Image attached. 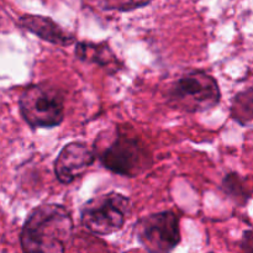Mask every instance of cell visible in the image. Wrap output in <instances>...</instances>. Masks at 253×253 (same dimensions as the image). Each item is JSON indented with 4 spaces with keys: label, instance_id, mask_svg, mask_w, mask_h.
Masks as SVG:
<instances>
[{
    "label": "cell",
    "instance_id": "obj_12",
    "mask_svg": "<svg viewBox=\"0 0 253 253\" xmlns=\"http://www.w3.org/2000/svg\"><path fill=\"white\" fill-rule=\"evenodd\" d=\"M104 7L116 11H131V10L143 7L153 0H103Z\"/></svg>",
    "mask_w": 253,
    "mask_h": 253
},
{
    "label": "cell",
    "instance_id": "obj_7",
    "mask_svg": "<svg viewBox=\"0 0 253 253\" xmlns=\"http://www.w3.org/2000/svg\"><path fill=\"white\" fill-rule=\"evenodd\" d=\"M95 161V152L86 143L73 141L64 146L54 161V173L62 184L82 177Z\"/></svg>",
    "mask_w": 253,
    "mask_h": 253
},
{
    "label": "cell",
    "instance_id": "obj_2",
    "mask_svg": "<svg viewBox=\"0 0 253 253\" xmlns=\"http://www.w3.org/2000/svg\"><path fill=\"white\" fill-rule=\"evenodd\" d=\"M221 99L215 78L203 71H188L170 83L167 104L183 113H204L219 105Z\"/></svg>",
    "mask_w": 253,
    "mask_h": 253
},
{
    "label": "cell",
    "instance_id": "obj_10",
    "mask_svg": "<svg viewBox=\"0 0 253 253\" xmlns=\"http://www.w3.org/2000/svg\"><path fill=\"white\" fill-rule=\"evenodd\" d=\"M230 114L237 124L253 128V86L240 91L234 96Z\"/></svg>",
    "mask_w": 253,
    "mask_h": 253
},
{
    "label": "cell",
    "instance_id": "obj_6",
    "mask_svg": "<svg viewBox=\"0 0 253 253\" xmlns=\"http://www.w3.org/2000/svg\"><path fill=\"white\" fill-rule=\"evenodd\" d=\"M135 234L150 252H170L180 244L179 217L173 211H161L143 216L136 222Z\"/></svg>",
    "mask_w": 253,
    "mask_h": 253
},
{
    "label": "cell",
    "instance_id": "obj_8",
    "mask_svg": "<svg viewBox=\"0 0 253 253\" xmlns=\"http://www.w3.org/2000/svg\"><path fill=\"white\" fill-rule=\"evenodd\" d=\"M19 24L22 29L56 46L66 47L76 41L73 35L68 34L49 17L41 15H22L19 19Z\"/></svg>",
    "mask_w": 253,
    "mask_h": 253
},
{
    "label": "cell",
    "instance_id": "obj_13",
    "mask_svg": "<svg viewBox=\"0 0 253 253\" xmlns=\"http://www.w3.org/2000/svg\"><path fill=\"white\" fill-rule=\"evenodd\" d=\"M240 246H241L242 251L253 252V230H249V231L245 232Z\"/></svg>",
    "mask_w": 253,
    "mask_h": 253
},
{
    "label": "cell",
    "instance_id": "obj_11",
    "mask_svg": "<svg viewBox=\"0 0 253 253\" xmlns=\"http://www.w3.org/2000/svg\"><path fill=\"white\" fill-rule=\"evenodd\" d=\"M222 187H224L226 194L231 195L236 200L242 199L244 202H246L247 194L245 193L241 179H240V177L236 173H230L229 175H226L224 183H222Z\"/></svg>",
    "mask_w": 253,
    "mask_h": 253
},
{
    "label": "cell",
    "instance_id": "obj_5",
    "mask_svg": "<svg viewBox=\"0 0 253 253\" xmlns=\"http://www.w3.org/2000/svg\"><path fill=\"white\" fill-rule=\"evenodd\" d=\"M98 156L106 169L125 177H137L152 165L148 148L138 138L125 133L116 135Z\"/></svg>",
    "mask_w": 253,
    "mask_h": 253
},
{
    "label": "cell",
    "instance_id": "obj_1",
    "mask_svg": "<svg viewBox=\"0 0 253 253\" xmlns=\"http://www.w3.org/2000/svg\"><path fill=\"white\" fill-rule=\"evenodd\" d=\"M71 212L59 204H42L35 208L25 220L20 244L27 253H62L73 236Z\"/></svg>",
    "mask_w": 253,
    "mask_h": 253
},
{
    "label": "cell",
    "instance_id": "obj_3",
    "mask_svg": "<svg viewBox=\"0 0 253 253\" xmlns=\"http://www.w3.org/2000/svg\"><path fill=\"white\" fill-rule=\"evenodd\" d=\"M20 114L31 127H56L64 119V98L48 83L29 85L19 99Z\"/></svg>",
    "mask_w": 253,
    "mask_h": 253
},
{
    "label": "cell",
    "instance_id": "obj_4",
    "mask_svg": "<svg viewBox=\"0 0 253 253\" xmlns=\"http://www.w3.org/2000/svg\"><path fill=\"white\" fill-rule=\"evenodd\" d=\"M128 198L120 193H106L84 203L81 209L82 226L96 236H109L123 229L130 216Z\"/></svg>",
    "mask_w": 253,
    "mask_h": 253
},
{
    "label": "cell",
    "instance_id": "obj_9",
    "mask_svg": "<svg viewBox=\"0 0 253 253\" xmlns=\"http://www.w3.org/2000/svg\"><path fill=\"white\" fill-rule=\"evenodd\" d=\"M77 58L88 63H95L105 68H113L116 72L120 67V62L108 43L96 42H78L74 49Z\"/></svg>",
    "mask_w": 253,
    "mask_h": 253
}]
</instances>
